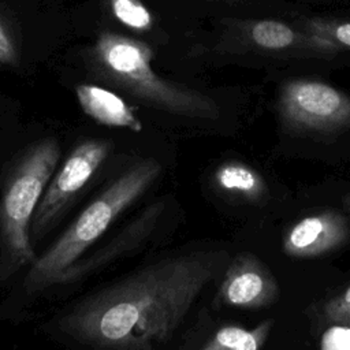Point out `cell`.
Instances as JSON below:
<instances>
[{
	"label": "cell",
	"instance_id": "1",
	"mask_svg": "<svg viewBox=\"0 0 350 350\" xmlns=\"http://www.w3.org/2000/svg\"><path fill=\"white\" fill-rule=\"evenodd\" d=\"M220 264L201 253L156 261L79 301L59 329L100 349H156L172 338Z\"/></svg>",
	"mask_w": 350,
	"mask_h": 350
},
{
	"label": "cell",
	"instance_id": "14",
	"mask_svg": "<svg viewBox=\"0 0 350 350\" xmlns=\"http://www.w3.org/2000/svg\"><path fill=\"white\" fill-rule=\"evenodd\" d=\"M111 8L119 22L134 30H149L153 25L150 11L139 0H111Z\"/></svg>",
	"mask_w": 350,
	"mask_h": 350
},
{
	"label": "cell",
	"instance_id": "10",
	"mask_svg": "<svg viewBox=\"0 0 350 350\" xmlns=\"http://www.w3.org/2000/svg\"><path fill=\"white\" fill-rule=\"evenodd\" d=\"M75 93L82 111L94 122L104 126L126 127L135 133L142 130V123L133 108L113 92L97 85L82 83L77 86Z\"/></svg>",
	"mask_w": 350,
	"mask_h": 350
},
{
	"label": "cell",
	"instance_id": "4",
	"mask_svg": "<svg viewBox=\"0 0 350 350\" xmlns=\"http://www.w3.org/2000/svg\"><path fill=\"white\" fill-rule=\"evenodd\" d=\"M60 157L56 139L33 145L15 167L0 201L1 276L33 264L37 258L30 239V221Z\"/></svg>",
	"mask_w": 350,
	"mask_h": 350
},
{
	"label": "cell",
	"instance_id": "17",
	"mask_svg": "<svg viewBox=\"0 0 350 350\" xmlns=\"http://www.w3.org/2000/svg\"><path fill=\"white\" fill-rule=\"evenodd\" d=\"M16 60V52L12 41L10 40L7 31L0 23V63L12 64Z\"/></svg>",
	"mask_w": 350,
	"mask_h": 350
},
{
	"label": "cell",
	"instance_id": "2",
	"mask_svg": "<svg viewBox=\"0 0 350 350\" xmlns=\"http://www.w3.org/2000/svg\"><path fill=\"white\" fill-rule=\"evenodd\" d=\"M161 165L154 159L135 163L97 196L59 239L31 264L25 287L34 293L56 284L59 276L92 246L109 224L137 201L159 178Z\"/></svg>",
	"mask_w": 350,
	"mask_h": 350
},
{
	"label": "cell",
	"instance_id": "5",
	"mask_svg": "<svg viewBox=\"0 0 350 350\" xmlns=\"http://www.w3.org/2000/svg\"><path fill=\"white\" fill-rule=\"evenodd\" d=\"M279 113L297 131H336L350 126V97L321 81L294 79L282 88Z\"/></svg>",
	"mask_w": 350,
	"mask_h": 350
},
{
	"label": "cell",
	"instance_id": "8",
	"mask_svg": "<svg viewBox=\"0 0 350 350\" xmlns=\"http://www.w3.org/2000/svg\"><path fill=\"white\" fill-rule=\"evenodd\" d=\"M279 295V286L271 271L254 256L239 254L228 265L219 287L223 305L242 309H260Z\"/></svg>",
	"mask_w": 350,
	"mask_h": 350
},
{
	"label": "cell",
	"instance_id": "15",
	"mask_svg": "<svg viewBox=\"0 0 350 350\" xmlns=\"http://www.w3.org/2000/svg\"><path fill=\"white\" fill-rule=\"evenodd\" d=\"M327 320L334 324L350 327V286L338 297L331 298L324 306Z\"/></svg>",
	"mask_w": 350,
	"mask_h": 350
},
{
	"label": "cell",
	"instance_id": "11",
	"mask_svg": "<svg viewBox=\"0 0 350 350\" xmlns=\"http://www.w3.org/2000/svg\"><path fill=\"white\" fill-rule=\"evenodd\" d=\"M216 186L232 196L245 200H258L267 191V186L261 175L250 165L241 161L223 163L215 172Z\"/></svg>",
	"mask_w": 350,
	"mask_h": 350
},
{
	"label": "cell",
	"instance_id": "6",
	"mask_svg": "<svg viewBox=\"0 0 350 350\" xmlns=\"http://www.w3.org/2000/svg\"><path fill=\"white\" fill-rule=\"evenodd\" d=\"M111 144L103 139H88L79 144L60 170L52 175L40 198L30 221V239L45 235L74 201L81 189L109 154Z\"/></svg>",
	"mask_w": 350,
	"mask_h": 350
},
{
	"label": "cell",
	"instance_id": "18",
	"mask_svg": "<svg viewBox=\"0 0 350 350\" xmlns=\"http://www.w3.org/2000/svg\"><path fill=\"white\" fill-rule=\"evenodd\" d=\"M342 201H343V206H345V209H346L347 212H350V193L345 194Z\"/></svg>",
	"mask_w": 350,
	"mask_h": 350
},
{
	"label": "cell",
	"instance_id": "9",
	"mask_svg": "<svg viewBox=\"0 0 350 350\" xmlns=\"http://www.w3.org/2000/svg\"><path fill=\"white\" fill-rule=\"evenodd\" d=\"M349 234L345 216L324 211L297 221L283 239V250L287 256L297 258L317 257L342 246Z\"/></svg>",
	"mask_w": 350,
	"mask_h": 350
},
{
	"label": "cell",
	"instance_id": "3",
	"mask_svg": "<svg viewBox=\"0 0 350 350\" xmlns=\"http://www.w3.org/2000/svg\"><path fill=\"white\" fill-rule=\"evenodd\" d=\"M94 55L108 81L160 111L196 119H216L220 115L212 97L156 74L153 52L142 41L104 33L98 37Z\"/></svg>",
	"mask_w": 350,
	"mask_h": 350
},
{
	"label": "cell",
	"instance_id": "12",
	"mask_svg": "<svg viewBox=\"0 0 350 350\" xmlns=\"http://www.w3.org/2000/svg\"><path fill=\"white\" fill-rule=\"evenodd\" d=\"M273 321L265 320L249 329L241 325H224L202 346L204 350H257L271 332Z\"/></svg>",
	"mask_w": 350,
	"mask_h": 350
},
{
	"label": "cell",
	"instance_id": "7",
	"mask_svg": "<svg viewBox=\"0 0 350 350\" xmlns=\"http://www.w3.org/2000/svg\"><path fill=\"white\" fill-rule=\"evenodd\" d=\"M228 31L242 44L271 53L334 55L338 49L306 30L275 19H228Z\"/></svg>",
	"mask_w": 350,
	"mask_h": 350
},
{
	"label": "cell",
	"instance_id": "16",
	"mask_svg": "<svg viewBox=\"0 0 350 350\" xmlns=\"http://www.w3.org/2000/svg\"><path fill=\"white\" fill-rule=\"evenodd\" d=\"M320 347L324 350H350V327L334 324L323 334Z\"/></svg>",
	"mask_w": 350,
	"mask_h": 350
},
{
	"label": "cell",
	"instance_id": "13",
	"mask_svg": "<svg viewBox=\"0 0 350 350\" xmlns=\"http://www.w3.org/2000/svg\"><path fill=\"white\" fill-rule=\"evenodd\" d=\"M299 23L304 30L325 40L338 51H350V21L324 16H302Z\"/></svg>",
	"mask_w": 350,
	"mask_h": 350
}]
</instances>
